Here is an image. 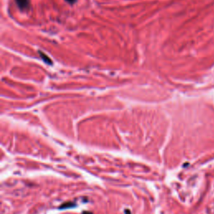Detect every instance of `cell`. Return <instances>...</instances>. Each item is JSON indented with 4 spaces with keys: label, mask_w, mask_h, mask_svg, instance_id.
Masks as SVG:
<instances>
[{
    "label": "cell",
    "mask_w": 214,
    "mask_h": 214,
    "mask_svg": "<svg viewBox=\"0 0 214 214\" xmlns=\"http://www.w3.org/2000/svg\"><path fill=\"white\" fill-rule=\"evenodd\" d=\"M16 3L20 9H26L30 5V0H16Z\"/></svg>",
    "instance_id": "6da1fadb"
},
{
    "label": "cell",
    "mask_w": 214,
    "mask_h": 214,
    "mask_svg": "<svg viewBox=\"0 0 214 214\" xmlns=\"http://www.w3.org/2000/svg\"><path fill=\"white\" fill-rule=\"evenodd\" d=\"M40 56H41V58H42V59H43L44 61L45 62V63H48V64H49L52 63L50 59H49V58L46 54H44L42 53V52H40Z\"/></svg>",
    "instance_id": "7a4b0ae2"
},
{
    "label": "cell",
    "mask_w": 214,
    "mask_h": 214,
    "mask_svg": "<svg viewBox=\"0 0 214 214\" xmlns=\"http://www.w3.org/2000/svg\"><path fill=\"white\" fill-rule=\"evenodd\" d=\"M67 2H69V3H73L74 2H75V0H66Z\"/></svg>",
    "instance_id": "3957f363"
}]
</instances>
